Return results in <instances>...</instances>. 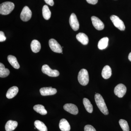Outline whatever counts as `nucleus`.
<instances>
[{"label":"nucleus","mask_w":131,"mask_h":131,"mask_svg":"<svg viewBox=\"0 0 131 131\" xmlns=\"http://www.w3.org/2000/svg\"><path fill=\"white\" fill-rule=\"evenodd\" d=\"M95 100L98 108L103 114L107 115L108 111L104 99L100 94L96 93L95 95Z\"/></svg>","instance_id":"f257e3e1"},{"label":"nucleus","mask_w":131,"mask_h":131,"mask_svg":"<svg viewBox=\"0 0 131 131\" xmlns=\"http://www.w3.org/2000/svg\"><path fill=\"white\" fill-rule=\"evenodd\" d=\"M14 7V4L12 2L3 3L0 5V14L3 15L9 14L13 11Z\"/></svg>","instance_id":"f03ea898"},{"label":"nucleus","mask_w":131,"mask_h":131,"mask_svg":"<svg viewBox=\"0 0 131 131\" xmlns=\"http://www.w3.org/2000/svg\"><path fill=\"white\" fill-rule=\"evenodd\" d=\"M78 79L80 84L86 86L89 82V75L88 71L85 69H82L78 73Z\"/></svg>","instance_id":"7ed1b4c3"},{"label":"nucleus","mask_w":131,"mask_h":131,"mask_svg":"<svg viewBox=\"0 0 131 131\" xmlns=\"http://www.w3.org/2000/svg\"><path fill=\"white\" fill-rule=\"evenodd\" d=\"M115 26L121 31L125 30V27L124 22L118 16L115 15H112L110 17Z\"/></svg>","instance_id":"20e7f679"},{"label":"nucleus","mask_w":131,"mask_h":131,"mask_svg":"<svg viewBox=\"0 0 131 131\" xmlns=\"http://www.w3.org/2000/svg\"><path fill=\"white\" fill-rule=\"evenodd\" d=\"M42 71L43 73L51 77H57L59 75L58 71L51 69L47 64H44L42 66Z\"/></svg>","instance_id":"39448f33"},{"label":"nucleus","mask_w":131,"mask_h":131,"mask_svg":"<svg viewBox=\"0 0 131 131\" xmlns=\"http://www.w3.org/2000/svg\"><path fill=\"white\" fill-rule=\"evenodd\" d=\"M49 46L52 51L59 53L62 52V47L57 40L54 39H51L49 40Z\"/></svg>","instance_id":"423d86ee"},{"label":"nucleus","mask_w":131,"mask_h":131,"mask_svg":"<svg viewBox=\"0 0 131 131\" xmlns=\"http://www.w3.org/2000/svg\"><path fill=\"white\" fill-rule=\"evenodd\" d=\"M126 87L124 84H119L115 88L114 93L119 98H122L125 94L126 92Z\"/></svg>","instance_id":"0eeeda50"},{"label":"nucleus","mask_w":131,"mask_h":131,"mask_svg":"<svg viewBox=\"0 0 131 131\" xmlns=\"http://www.w3.org/2000/svg\"><path fill=\"white\" fill-rule=\"evenodd\" d=\"M31 11L28 7L26 6L23 8L20 14V18L21 20L24 21H28L31 18Z\"/></svg>","instance_id":"6e6552de"},{"label":"nucleus","mask_w":131,"mask_h":131,"mask_svg":"<svg viewBox=\"0 0 131 131\" xmlns=\"http://www.w3.org/2000/svg\"><path fill=\"white\" fill-rule=\"evenodd\" d=\"M69 23L71 27L74 31L78 30L80 25L76 15L74 13H72L69 19Z\"/></svg>","instance_id":"1a4fd4ad"},{"label":"nucleus","mask_w":131,"mask_h":131,"mask_svg":"<svg viewBox=\"0 0 131 131\" xmlns=\"http://www.w3.org/2000/svg\"><path fill=\"white\" fill-rule=\"evenodd\" d=\"M92 24L96 30H102L104 28V25L102 21L98 17L93 16L91 17Z\"/></svg>","instance_id":"9d476101"},{"label":"nucleus","mask_w":131,"mask_h":131,"mask_svg":"<svg viewBox=\"0 0 131 131\" xmlns=\"http://www.w3.org/2000/svg\"><path fill=\"white\" fill-rule=\"evenodd\" d=\"M40 92L42 96H47L55 94L57 93V90L52 87H44L40 89Z\"/></svg>","instance_id":"9b49d317"},{"label":"nucleus","mask_w":131,"mask_h":131,"mask_svg":"<svg viewBox=\"0 0 131 131\" xmlns=\"http://www.w3.org/2000/svg\"><path fill=\"white\" fill-rule=\"evenodd\" d=\"M64 109L71 114L77 115L78 113V109L75 105L72 103H67L63 106Z\"/></svg>","instance_id":"f8f14e48"},{"label":"nucleus","mask_w":131,"mask_h":131,"mask_svg":"<svg viewBox=\"0 0 131 131\" xmlns=\"http://www.w3.org/2000/svg\"><path fill=\"white\" fill-rule=\"evenodd\" d=\"M59 127L62 131H70L71 129L70 125L65 119H62L60 120Z\"/></svg>","instance_id":"ddd939ff"},{"label":"nucleus","mask_w":131,"mask_h":131,"mask_svg":"<svg viewBox=\"0 0 131 131\" xmlns=\"http://www.w3.org/2000/svg\"><path fill=\"white\" fill-rule=\"evenodd\" d=\"M77 39L83 45H87L89 43V38L87 35L83 33L80 32L76 35Z\"/></svg>","instance_id":"4468645a"},{"label":"nucleus","mask_w":131,"mask_h":131,"mask_svg":"<svg viewBox=\"0 0 131 131\" xmlns=\"http://www.w3.org/2000/svg\"><path fill=\"white\" fill-rule=\"evenodd\" d=\"M112 74L111 68L108 65L105 66L102 71V76L105 79H108L111 77Z\"/></svg>","instance_id":"2eb2a0df"},{"label":"nucleus","mask_w":131,"mask_h":131,"mask_svg":"<svg viewBox=\"0 0 131 131\" xmlns=\"http://www.w3.org/2000/svg\"><path fill=\"white\" fill-rule=\"evenodd\" d=\"M18 91V88L17 87L14 86L10 88L7 93L6 95L7 98L8 99H12L14 98L17 95Z\"/></svg>","instance_id":"dca6fc26"},{"label":"nucleus","mask_w":131,"mask_h":131,"mask_svg":"<svg viewBox=\"0 0 131 131\" xmlns=\"http://www.w3.org/2000/svg\"><path fill=\"white\" fill-rule=\"evenodd\" d=\"M18 122L16 121L9 120L5 125V130L6 131H12L16 129L18 126Z\"/></svg>","instance_id":"f3484780"},{"label":"nucleus","mask_w":131,"mask_h":131,"mask_svg":"<svg viewBox=\"0 0 131 131\" xmlns=\"http://www.w3.org/2000/svg\"><path fill=\"white\" fill-rule=\"evenodd\" d=\"M31 48L32 51L34 53H37L40 51L41 45L38 40H33L31 43Z\"/></svg>","instance_id":"a211bd4d"},{"label":"nucleus","mask_w":131,"mask_h":131,"mask_svg":"<svg viewBox=\"0 0 131 131\" xmlns=\"http://www.w3.org/2000/svg\"><path fill=\"white\" fill-rule=\"evenodd\" d=\"M7 59L9 63L15 69H19L20 68V65L17 59L14 56L9 55L7 57Z\"/></svg>","instance_id":"6ab92c4d"},{"label":"nucleus","mask_w":131,"mask_h":131,"mask_svg":"<svg viewBox=\"0 0 131 131\" xmlns=\"http://www.w3.org/2000/svg\"><path fill=\"white\" fill-rule=\"evenodd\" d=\"M108 38L107 37L102 38L98 43V47L100 50H103L107 47L108 44Z\"/></svg>","instance_id":"aec40b11"},{"label":"nucleus","mask_w":131,"mask_h":131,"mask_svg":"<svg viewBox=\"0 0 131 131\" xmlns=\"http://www.w3.org/2000/svg\"><path fill=\"white\" fill-rule=\"evenodd\" d=\"M42 14L45 19L48 20L51 16V12L50 11L48 6L45 5L42 8Z\"/></svg>","instance_id":"412c9836"},{"label":"nucleus","mask_w":131,"mask_h":131,"mask_svg":"<svg viewBox=\"0 0 131 131\" xmlns=\"http://www.w3.org/2000/svg\"><path fill=\"white\" fill-rule=\"evenodd\" d=\"M83 104L84 107L88 112L91 113L93 112V106L88 99L84 98L83 99Z\"/></svg>","instance_id":"4be33fe9"},{"label":"nucleus","mask_w":131,"mask_h":131,"mask_svg":"<svg viewBox=\"0 0 131 131\" xmlns=\"http://www.w3.org/2000/svg\"><path fill=\"white\" fill-rule=\"evenodd\" d=\"M9 71L8 69H6L3 64L0 63V77L5 78L9 75Z\"/></svg>","instance_id":"5701e85b"},{"label":"nucleus","mask_w":131,"mask_h":131,"mask_svg":"<svg viewBox=\"0 0 131 131\" xmlns=\"http://www.w3.org/2000/svg\"><path fill=\"white\" fill-rule=\"evenodd\" d=\"M34 125L39 131H47V127L44 123L40 121L37 120L34 122Z\"/></svg>","instance_id":"b1692460"},{"label":"nucleus","mask_w":131,"mask_h":131,"mask_svg":"<svg viewBox=\"0 0 131 131\" xmlns=\"http://www.w3.org/2000/svg\"><path fill=\"white\" fill-rule=\"evenodd\" d=\"M33 109L37 113L42 115H45L47 114V111L45 109V107L42 105H35Z\"/></svg>","instance_id":"393cba45"},{"label":"nucleus","mask_w":131,"mask_h":131,"mask_svg":"<svg viewBox=\"0 0 131 131\" xmlns=\"http://www.w3.org/2000/svg\"><path fill=\"white\" fill-rule=\"evenodd\" d=\"M119 124L123 131H129V127L128 123L125 120L121 119L119 121Z\"/></svg>","instance_id":"a878e982"},{"label":"nucleus","mask_w":131,"mask_h":131,"mask_svg":"<svg viewBox=\"0 0 131 131\" xmlns=\"http://www.w3.org/2000/svg\"><path fill=\"white\" fill-rule=\"evenodd\" d=\"M84 131H96L95 129L91 125H87L84 127Z\"/></svg>","instance_id":"bb28decb"},{"label":"nucleus","mask_w":131,"mask_h":131,"mask_svg":"<svg viewBox=\"0 0 131 131\" xmlns=\"http://www.w3.org/2000/svg\"><path fill=\"white\" fill-rule=\"evenodd\" d=\"M6 38L5 36V34L3 31H0V42H3L6 40Z\"/></svg>","instance_id":"cd10ccee"},{"label":"nucleus","mask_w":131,"mask_h":131,"mask_svg":"<svg viewBox=\"0 0 131 131\" xmlns=\"http://www.w3.org/2000/svg\"><path fill=\"white\" fill-rule=\"evenodd\" d=\"M88 3L92 5H95L98 2V0H86Z\"/></svg>","instance_id":"c85d7f7f"},{"label":"nucleus","mask_w":131,"mask_h":131,"mask_svg":"<svg viewBox=\"0 0 131 131\" xmlns=\"http://www.w3.org/2000/svg\"><path fill=\"white\" fill-rule=\"evenodd\" d=\"M45 2L47 4L51 6H53L54 5V2L53 0H44Z\"/></svg>","instance_id":"c756f323"},{"label":"nucleus","mask_w":131,"mask_h":131,"mask_svg":"<svg viewBox=\"0 0 131 131\" xmlns=\"http://www.w3.org/2000/svg\"><path fill=\"white\" fill-rule=\"evenodd\" d=\"M128 59L131 62V52L129 53V56H128Z\"/></svg>","instance_id":"7c9ffc66"}]
</instances>
